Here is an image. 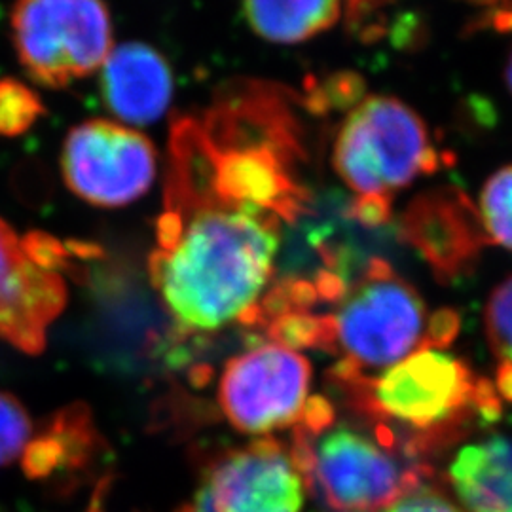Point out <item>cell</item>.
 I'll return each mask as SVG.
<instances>
[{"label": "cell", "instance_id": "10", "mask_svg": "<svg viewBox=\"0 0 512 512\" xmlns=\"http://www.w3.org/2000/svg\"><path fill=\"white\" fill-rule=\"evenodd\" d=\"M67 302L61 274L38 262L16 230L0 219V340L40 353L46 330Z\"/></svg>", "mask_w": 512, "mask_h": 512}, {"label": "cell", "instance_id": "7", "mask_svg": "<svg viewBox=\"0 0 512 512\" xmlns=\"http://www.w3.org/2000/svg\"><path fill=\"white\" fill-rule=\"evenodd\" d=\"M310 361L277 342L234 357L222 372L219 403L228 421L247 435H266L304 420L310 397Z\"/></svg>", "mask_w": 512, "mask_h": 512}, {"label": "cell", "instance_id": "16", "mask_svg": "<svg viewBox=\"0 0 512 512\" xmlns=\"http://www.w3.org/2000/svg\"><path fill=\"white\" fill-rule=\"evenodd\" d=\"M44 112V103L27 84L0 78V137L14 139L27 133Z\"/></svg>", "mask_w": 512, "mask_h": 512}, {"label": "cell", "instance_id": "8", "mask_svg": "<svg viewBox=\"0 0 512 512\" xmlns=\"http://www.w3.org/2000/svg\"><path fill=\"white\" fill-rule=\"evenodd\" d=\"M61 171L80 200L122 207L150 190L156 179V150L141 131L95 118L69 131Z\"/></svg>", "mask_w": 512, "mask_h": 512}, {"label": "cell", "instance_id": "15", "mask_svg": "<svg viewBox=\"0 0 512 512\" xmlns=\"http://www.w3.org/2000/svg\"><path fill=\"white\" fill-rule=\"evenodd\" d=\"M478 215L488 241L512 249V165L499 169L484 184Z\"/></svg>", "mask_w": 512, "mask_h": 512}, {"label": "cell", "instance_id": "12", "mask_svg": "<svg viewBox=\"0 0 512 512\" xmlns=\"http://www.w3.org/2000/svg\"><path fill=\"white\" fill-rule=\"evenodd\" d=\"M101 69L103 99L120 120L147 126L169 109L173 74L158 50L143 42H128L114 48Z\"/></svg>", "mask_w": 512, "mask_h": 512}, {"label": "cell", "instance_id": "13", "mask_svg": "<svg viewBox=\"0 0 512 512\" xmlns=\"http://www.w3.org/2000/svg\"><path fill=\"white\" fill-rule=\"evenodd\" d=\"M448 480L463 512H512V440L490 437L461 448Z\"/></svg>", "mask_w": 512, "mask_h": 512}, {"label": "cell", "instance_id": "9", "mask_svg": "<svg viewBox=\"0 0 512 512\" xmlns=\"http://www.w3.org/2000/svg\"><path fill=\"white\" fill-rule=\"evenodd\" d=\"M306 484L293 458L270 442L220 459L183 512H300Z\"/></svg>", "mask_w": 512, "mask_h": 512}, {"label": "cell", "instance_id": "22", "mask_svg": "<svg viewBox=\"0 0 512 512\" xmlns=\"http://www.w3.org/2000/svg\"><path fill=\"white\" fill-rule=\"evenodd\" d=\"M376 2H380V0H346V4H348V16L349 18H357V16H363L365 12H368V8L372 6V4H376Z\"/></svg>", "mask_w": 512, "mask_h": 512}, {"label": "cell", "instance_id": "6", "mask_svg": "<svg viewBox=\"0 0 512 512\" xmlns=\"http://www.w3.org/2000/svg\"><path fill=\"white\" fill-rule=\"evenodd\" d=\"M10 25L21 67L44 88L92 76L112 52L105 0H16Z\"/></svg>", "mask_w": 512, "mask_h": 512}, {"label": "cell", "instance_id": "17", "mask_svg": "<svg viewBox=\"0 0 512 512\" xmlns=\"http://www.w3.org/2000/svg\"><path fill=\"white\" fill-rule=\"evenodd\" d=\"M33 423L16 397L0 391V467L18 459L29 446Z\"/></svg>", "mask_w": 512, "mask_h": 512}, {"label": "cell", "instance_id": "20", "mask_svg": "<svg viewBox=\"0 0 512 512\" xmlns=\"http://www.w3.org/2000/svg\"><path fill=\"white\" fill-rule=\"evenodd\" d=\"M459 330V317L454 311L444 310L439 311L427 329V342L425 346L431 348H442L446 344H450L454 340V336L458 334Z\"/></svg>", "mask_w": 512, "mask_h": 512}, {"label": "cell", "instance_id": "3", "mask_svg": "<svg viewBox=\"0 0 512 512\" xmlns=\"http://www.w3.org/2000/svg\"><path fill=\"white\" fill-rule=\"evenodd\" d=\"M427 313L420 294L384 260H372L361 279L340 294L334 315L319 319L323 346L342 353L348 378L382 374L423 348Z\"/></svg>", "mask_w": 512, "mask_h": 512}, {"label": "cell", "instance_id": "5", "mask_svg": "<svg viewBox=\"0 0 512 512\" xmlns=\"http://www.w3.org/2000/svg\"><path fill=\"white\" fill-rule=\"evenodd\" d=\"M368 406L423 433L454 429L469 410L488 421L501 414L490 382L476 380L458 357L431 346L416 349L368 382Z\"/></svg>", "mask_w": 512, "mask_h": 512}, {"label": "cell", "instance_id": "19", "mask_svg": "<svg viewBox=\"0 0 512 512\" xmlns=\"http://www.w3.org/2000/svg\"><path fill=\"white\" fill-rule=\"evenodd\" d=\"M380 512H463L450 499L435 490L416 488Z\"/></svg>", "mask_w": 512, "mask_h": 512}, {"label": "cell", "instance_id": "21", "mask_svg": "<svg viewBox=\"0 0 512 512\" xmlns=\"http://www.w3.org/2000/svg\"><path fill=\"white\" fill-rule=\"evenodd\" d=\"M497 387L507 401H512V365L501 363V368L497 372Z\"/></svg>", "mask_w": 512, "mask_h": 512}, {"label": "cell", "instance_id": "23", "mask_svg": "<svg viewBox=\"0 0 512 512\" xmlns=\"http://www.w3.org/2000/svg\"><path fill=\"white\" fill-rule=\"evenodd\" d=\"M505 78H507V86L512 92V52L509 55V61H507V71H505Z\"/></svg>", "mask_w": 512, "mask_h": 512}, {"label": "cell", "instance_id": "2", "mask_svg": "<svg viewBox=\"0 0 512 512\" xmlns=\"http://www.w3.org/2000/svg\"><path fill=\"white\" fill-rule=\"evenodd\" d=\"M332 164L353 194V217L380 226L397 192L439 169L440 154L416 110L391 95H366L338 129Z\"/></svg>", "mask_w": 512, "mask_h": 512}, {"label": "cell", "instance_id": "18", "mask_svg": "<svg viewBox=\"0 0 512 512\" xmlns=\"http://www.w3.org/2000/svg\"><path fill=\"white\" fill-rule=\"evenodd\" d=\"M486 330L495 355L512 365V277L495 289L488 302Z\"/></svg>", "mask_w": 512, "mask_h": 512}, {"label": "cell", "instance_id": "1", "mask_svg": "<svg viewBox=\"0 0 512 512\" xmlns=\"http://www.w3.org/2000/svg\"><path fill=\"white\" fill-rule=\"evenodd\" d=\"M281 224L270 213L220 202L169 158L148 270L173 319L192 332H215L255 313L274 275Z\"/></svg>", "mask_w": 512, "mask_h": 512}, {"label": "cell", "instance_id": "4", "mask_svg": "<svg viewBox=\"0 0 512 512\" xmlns=\"http://www.w3.org/2000/svg\"><path fill=\"white\" fill-rule=\"evenodd\" d=\"M294 463L317 501L332 512H380L420 486L423 469L408 465L391 446L348 425L323 427L300 442Z\"/></svg>", "mask_w": 512, "mask_h": 512}, {"label": "cell", "instance_id": "14", "mask_svg": "<svg viewBox=\"0 0 512 512\" xmlns=\"http://www.w3.org/2000/svg\"><path fill=\"white\" fill-rule=\"evenodd\" d=\"M243 10L258 37L298 44L329 31L340 19L342 0H243Z\"/></svg>", "mask_w": 512, "mask_h": 512}, {"label": "cell", "instance_id": "11", "mask_svg": "<svg viewBox=\"0 0 512 512\" xmlns=\"http://www.w3.org/2000/svg\"><path fill=\"white\" fill-rule=\"evenodd\" d=\"M401 228L403 238L446 279L458 277L490 243L475 203L459 188L420 194L406 207Z\"/></svg>", "mask_w": 512, "mask_h": 512}]
</instances>
